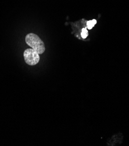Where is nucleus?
Returning <instances> with one entry per match:
<instances>
[{"label":"nucleus","mask_w":129,"mask_h":146,"mask_svg":"<svg viewBox=\"0 0 129 146\" xmlns=\"http://www.w3.org/2000/svg\"><path fill=\"white\" fill-rule=\"evenodd\" d=\"M88 35H89V33H88V31L87 30V29H86V28H83L82 29L81 33V36L82 37V38H85L86 37H87Z\"/></svg>","instance_id":"4"},{"label":"nucleus","mask_w":129,"mask_h":146,"mask_svg":"<svg viewBox=\"0 0 129 146\" xmlns=\"http://www.w3.org/2000/svg\"><path fill=\"white\" fill-rule=\"evenodd\" d=\"M25 62L28 65L33 66L37 64L40 61L39 54L33 48H27L23 53Z\"/></svg>","instance_id":"2"},{"label":"nucleus","mask_w":129,"mask_h":146,"mask_svg":"<svg viewBox=\"0 0 129 146\" xmlns=\"http://www.w3.org/2000/svg\"><path fill=\"white\" fill-rule=\"evenodd\" d=\"M96 23H97V21L95 19H93L92 21H90L87 22V26L89 29H91Z\"/></svg>","instance_id":"3"},{"label":"nucleus","mask_w":129,"mask_h":146,"mask_svg":"<svg viewBox=\"0 0 129 146\" xmlns=\"http://www.w3.org/2000/svg\"><path fill=\"white\" fill-rule=\"evenodd\" d=\"M25 41L27 45L39 54H42L45 52L46 47L44 44L37 35L32 33H28L26 36Z\"/></svg>","instance_id":"1"}]
</instances>
